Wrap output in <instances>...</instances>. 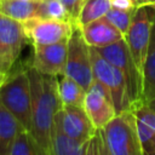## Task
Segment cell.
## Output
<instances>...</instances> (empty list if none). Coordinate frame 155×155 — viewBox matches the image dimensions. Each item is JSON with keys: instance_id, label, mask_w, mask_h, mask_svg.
<instances>
[{"instance_id": "4fadbf2b", "label": "cell", "mask_w": 155, "mask_h": 155, "mask_svg": "<svg viewBox=\"0 0 155 155\" xmlns=\"http://www.w3.org/2000/svg\"><path fill=\"white\" fill-rule=\"evenodd\" d=\"M81 31L85 41L92 47H104L125 38L105 16L82 25Z\"/></svg>"}, {"instance_id": "ffe728a7", "label": "cell", "mask_w": 155, "mask_h": 155, "mask_svg": "<svg viewBox=\"0 0 155 155\" xmlns=\"http://www.w3.org/2000/svg\"><path fill=\"white\" fill-rule=\"evenodd\" d=\"M10 155H44V151L31 132L22 130L12 143Z\"/></svg>"}, {"instance_id": "ac0fdd59", "label": "cell", "mask_w": 155, "mask_h": 155, "mask_svg": "<svg viewBox=\"0 0 155 155\" xmlns=\"http://www.w3.org/2000/svg\"><path fill=\"white\" fill-rule=\"evenodd\" d=\"M143 93L145 103L155 98V18L151 28L148 53L143 67Z\"/></svg>"}, {"instance_id": "9a60e30c", "label": "cell", "mask_w": 155, "mask_h": 155, "mask_svg": "<svg viewBox=\"0 0 155 155\" xmlns=\"http://www.w3.org/2000/svg\"><path fill=\"white\" fill-rule=\"evenodd\" d=\"M22 130L25 128L0 102V155H10L12 143Z\"/></svg>"}, {"instance_id": "d4e9b609", "label": "cell", "mask_w": 155, "mask_h": 155, "mask_svg": "<svg viewBox=\"0 0 155 155\" xmlns=\"http://www.w3.org/2000/svg\"><path fill=\"white\" fill-rule=\"evenodd\" d=\"M111 7L121 8V10H130L137 7L132 0H111Z\"/></svg>"}, {"instance_id": "277c9868", "label": "cell", "mask_w": 155, "mask_h": 155, "mask_svg": "<svg viewBox=\"0 0 155 155\" xmlns=\"http://www.w3.org/2000/svg\"><path fill=\"white\" fill-rule=\"evenodd\" d=\"M0 102L31 132V92L27 70L19 71L0 86Z\"/></svg>"}, {"instance_id": "52a82bcc", "label": "cell", "mask_w": 155, "mask_h": 155, "mask_svg": "<svg viewBox=\"0 0 155 155\" xmlns=\"http://www.w3.org/2000/svg\"><path fill=\"white\" fill-rule=\"evenodd\" d=\"M154 18H155L154 7H151L150 5L137 6L131 25L125 35V40L131 52V56L142 74L148 53Z\"/></svg>"}, {"instance_id": "7402d4cb", "label": "cell", "mask_w": 155, "mask_h": 155, "mask_svg": "<svg viewBox=\"0 0 155 155\" xmlns=\"http://www.w3.org/2000/svg\"><path fill=\"white\" fill-rule=\"evenodd\" d=\"M136 8H130V10H121V8H115V7H111L105 17L124 34V36L126 35L130 25H131V22L133 19V16H134V12H136Z\"/></svg>"}, {"instance_id": "7a4b0ae2", "label": "cell", "mask_w": 155, "mask_h": 155, "mask_svg": "<svg viewBox=\"0 0 155 155\" xmlns=\"http://www.w3.org/2000/svg\"><path fill=\"white\" fill-rule=\"evenodd\" d=\"M101 131L108 155H142L136 115L132 109L116 114Z\"/></svg>"}, {"instance_id": "8992f818", "label": "cell", "mask_w": 155, "mask_h": 155, "mask_svg": "<svg viewBox=\"0 0 155 155\" xmlns=\"http://www.w3.org/2000/svg\"><path fill=\"white\" fill-rule=\"evenodd\" d=\"M90 52L93 76L110 93L116 114H120L125 110H130L131 104L127 94L126 80L121 70L114 64H111L109 61H107L94 47L90 46Z\"/></svg>"}, {"instance_id": "83f0119b", "label": "cell", "mask_w": 155, "mask_h": 155, "mask_svg": "<svg viewBox=\"0 0 155 155\" xmlns=\"http://www.w3.org/2000/svg\"><path fill=\"white\" fill-rule=\"evenodd\" d=\"M0 63H1V64H2V65H4L5 68H6V69H8V68H10V67H8L7 64H6V62L4 61V57H2V53H1V50H0Z\"/></svg>"}, {"instance_id": "1f68e13d", "label": "cell", "mask_w": 155, "mask_h": 155, "mask_svg": "<svg viewBox=\"0 0 155 155\" xmlns=\"http://www.w3.org/2000/svg\"><path fill=\"white\" fill-rule=\"evenodd\" d=\"M150 6H151V7H154V8H155V2H154V4H151V5H150Z\"/></svg>"}, {"instance_id": "cb8c5ba5", "label": "cell", "mask_w": 155, "mask_h": 155, "mask_svg": "<svg viewBox=\"0 0 155 155\" xmlns=\"http://www.w3.org/2000/svg\"><path fill=\"white\" fill-rule=\"evenodd\" d=\"M64 6L65 8L68 10L70 17L73 21H76L79 13H80V10L82 7V4L85 0H59Z\"/></svg>"}, {"instance_id": "d6a6232c", "label": "cell", "mask_w": 155, "mask_h": 155, "mask_svg": "<svg viewBox=\"0 0 155 155\" xmlns=\"http://www.w3.org/2000/svg\"><path fill=\"white\" fill-rule=\"evenodd\" d=\"M1 2H2V0H0V5H1Z\"/></svg>"}, {"instance_id": "6da1fadb", "label": "cell", "mask_w": 155, "mask_h": 155, "mask_svg": "<svg viewBox=\"0 0 155 155\" xmlns=\"http://www.w3.org/2000/svg\"><path fill=\"white\" fill-rule=\"evenodd\" d=\"M31 92V134L44 154L52 155L51 132L56 113L63 104L58 93L57 76L38 71L33 65L27 69Z\"/></svg>"}, {"instance_id": "e0dca14e", "label": "cell", "mask_w": 155, "mask_h": 155, "mask_svg": "<svg viewBox=\"0 0 155 155\" xmlns=\"http://www.w3.org/2000/svg\"><path fill=\"white\" fill-rule=\"evenodd\" d=\"M58 93L63 105H75L84 107L86 90L74 79L65 74L57 76Z\"/></svg>"}, {"instance_id": "2e32d148", "label": "cell", "mask_w": 155, "mask_h": 155, "mask_svg": "<svg viewBox=\"0 0 155 155\" xmlns=\"http://www.w3.org/2000/svg\"><path fill=\"white\" fill-rule=\"evenodd\" d=\"M0 12L22 23L35 18L42 17L41 1H21V0H2Z\"/></svg>"}, {"instance_id": "8fae6325", "label": "cell", "mask_w": 155, "mask_h": 155, "mask_svg": "<svg viewBox=\"0 0 155 155\" xmlns=\"http://www.w3.org/2000/svg\"><path fill=\"white\" fill-rule=\"evenodd\" d=\"M68 40L48 45H35L33 67L44 74L62 75L65 71Z\"/></svg>"}, {"instance_id": "603a6c76", "label": "cell", "mask_w": 155, "mask_h": 155, "mask_svg": "<svg viewBox=\"0 0 155 155\" xmlns=\"http://www.w3.org/2000/svg\"><path fill=\"white\" fill-rule=\"evenodd\" d=\"M42 17L58 21H73L68 10L59 0H42Z\"/></svg>"}, {"instance_id": "4dcf8cb0", "label": "cell", "mask_w": 155, "mask_h": 155, "mask_svg": "<svg viewBox=\"0 0 155 155\" xmlns=\"http://www.w3.org/2000/svg\"><path fill=\"white\" fill-rule=\"evenodd\" d=\"M21 1H42V0H21Z\"/></svg>"}, {"instance_id": "9c48e42d", "label": "cell", "mask_w": 155, "mask_h": 155, "mask_svg": "<svg viewBox=\"0 0 155 155\" xmlns=\"http://www.w3.org/2000/svg\"><path fill=\"white\" fill-rule=\"evenodd\" d=\"M84 109L97 130L103 128L116 115L110 93L96 79L86 91Z\"/></svg>"}, {"instance_id": "7c38bea8", "label": "cell", "mask_w": 155, "mask_h": 155, "mask_svg": "<svg viewBox=\"0 0 155 155\" xmlns=\"http://www.w3.org/2000/svg\"><path fill=\"white\" fill-rule=\"evenodd\" d=\"M25 38L23 23L0 12V50L8 67L18 58Z\"/></svg>"}, {"instance_id": "44dd1931", "label": "cell", "mask_w": 155, "mask_h": 155, "mask_svg": "<svg viewBox=\"0 0 155 155\" xmlns=\"http://www.w3.org/2000/svg\"><path fill=\"white\" fill-rule=\"evenodd\" d=\"M137 132L140 142L142 155H155V128L137 119Z\"/></svg>"}, {"instance_id": "d6986e66", "label": "cell", "mask_w": 155, "mask_h": 155, "mask_svg": "<svg viewBox=\"0 0 155 155\" xmlns=\"http://www.w3.org/2000/svg\"><path fill=\"white\" fill-rule=\"evenodd\" d=\"M110 8L111 0H85L75 22L82 27L92 21L104 17Z\"/></svg>"}, {"instance_id": "484cf974", "label": "cell", "mask_w": 155, "mask_h": 155, "mask_svg": "<svg viewBox=\"0 0 155 155\" xmlns=\"http://www.w3.org/2000/svg\"><path fill=\"white\" fill-rule=\"evenodd\" d=\"M136 6H142V5H151L155 2V0H132Z\"/></svg>"}, {"instance_id": "30bf717a", "label": "cell", "mask_w": 155, "mask_h": 155, "mask_svg": "<svg viewBox=\"0 0 155 155\" xmlns=\"http://www.w3.org/2000/svg\"><path fill=\"white\" fill-rule=\"evenodd\" d=\"M54 120L69 137L81 143L87 142L97 130L84 107L63 105L62 109L56 113Z\"/></svg>"}, {"instance_id": "f546056e", "label": "cell", "mask_w": 155, "mask_h": 155, "mask_svg": "<svg viewBox=\"0 0 155 155\" xmlns=\"http://www.w3.org/2000/svg\"><path fill=\"white\" fill-rule=\"evenodd\" d=\"M0 69H1V70H4V71H6V70H7V69H6V68H5V67H4L1 63H0Z\"/></svg>"}, {"instance_id": "5bb4252c", "label": "cell", "mask_w": 155, "mask_h": 155, "mask_svg": "<svg viewBox=\"0 0 155 155\" xmlns=\"http://www.w3.org/2000/svg\"><path fill=\"white\" fill-rule=\"evenodd\" d=\"M86 144L69 137L62 126L53 119V127L51 132V150L52 155H82L86 150Z\"/></svg>"}, {"instance_id": "f1b7e54d", "label": "cell", "mask_w": 155, "mask_h": 155, "mask_svg": "<svg viewBox=\"0 0 155 155\" xmlns=\"http://www.w3.org/2000/svg\"><path fill=\"white\" fill-rule=\"evenodd\" d=\"M148 104H149V107H150V108H153V109L155 110V98H153L151 101H149V102H148Z\"/></svg>"}, {"instance_id": "3957f363", "label": "cell", "mask_w": 155, "mask_h": 155, "mask_svg": "<svg viewBox=\"0 0 155 155\" xmlns=\"http://www.w3.org/2000/svg\"><path fill=\"white\" fill-rule=\"evenodd\" d=\"M107 61L117 67L125 76L127 94L131 104V109L144 104V93H143V74L137 68L125 38L119 41H115L104 47H94Z\"/></svg>"}, {"instance_id": "ba28073f", "label": "cell", "mask_w": 155, "mask_h": 155, "mask_svg": "<svg viewBox=\"0 0 155 155\" xmlns=\"http://www.w3.org/2000/svg\"><path fill=\"white\" fill-rule=\"evenodd\" d=\"M74 21L35 17L23 23L27 39L35 45H48L68 40Z\"/></svg>"}, {"instance_id": "5b68a950", "label": "cell", "mask_w": 155, "mask_h": 155, "mask_svg": "<svg viewBox=\"0 0 155 155\" xmlns=\"http://www.w3.org/2000/svg\"><path fill=\"white\" fill-rule=\"evenodd\" d=\"M64 74L78 81L86 91L94 80L90 46L82 36L81 27L75 21L73 22L71 33L68 38V51Z\"/></svg>"}, {"instance_id": "4316f807", "label": "cell", "mask_w": 155, "mask_h": 155, "mask_svg": "<svg viewBox=\"0 0 155 155\" xmlns=\"http://www.w3.org/2000/svg\"><path fill=\"white\" fill-rule=\"evenodd\" d=\"M5 80H6V71H4V70L0 69V86L4 84Z\"/></svg>"}]
</instances>
